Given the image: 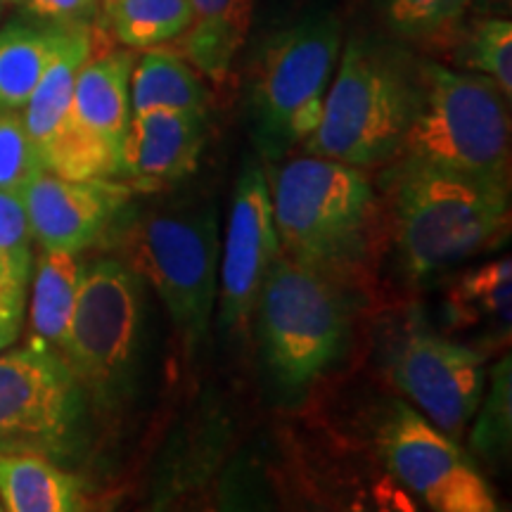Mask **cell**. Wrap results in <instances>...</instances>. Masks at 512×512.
<instances>
[{
	"label": "cell",
	"mask_w": 512,
	"mask_h": 512,
	"mask_svg": "<svg viewBox=\"0 0 512 512\" xmlns=\"http://www.w3.org/2000/svg\"><path fill=\"white\" fill-rule=\"evenodd\" d=\"M266 176L283 254L347 287L356 283L387 223L366 171L304 152L271 164Z\"/></svg>",
	"instance_id": "6da1fadb"
},
{
	"label": "cell",
	"mask_w": 512,
	"mask_h": 512,
	"mask_svg": "<svg viewBox=\"0 0 512 512\" xmlns=\"http://www.w3.org/2000/svg\"><path fill=\"white\" fill-rule=\"evenodd\" d=\"M332 76L302 150L363 171L394 162L420 107L422 62L401 43L351 36Z\"/></svg>",
	"instance_id": "7a4b0ae2"
},
{
	"label": "cell",
	"mask_w": 512,
	"mask_h": 512,
	"mask_svg": "<svg viewBox=\"0 0 512 512\" xmlns=\"http://www.w3.org/2000/svg\"><path fill=\"white\" fill-rule=\"evenodd\" d=\"M392 228L401 271L425 283L510 233V183L396 159Z\"/></svg>",
	"instance_id": "3957f363"
},
{
	"label": "cell",
	"mask_w": 512,
	"mask_h": 512,
	"mask_svg": "<svg viewBox=\"0 0 512 512\" xmlns=\"http://www.w3.org/2000/svg\"><path fill=\"white\" fill-rule=\"evenodd\" d=\"M107 245L162 299L188 351L207 342L219 287V221L211 202L126 204ZM102 240V242H105Z\"/></svg>",
	"instance_id": "277c9868"
},
{
	"label": "cell",
	"mask_w": 512,
	"mask_h": 512,
	"mask_svg": "<svg viewBox=\"0 0 512 512\" xmlns=\"http://www.w3.org/2000/svg\"><path fill=\"white\" fill-rule=\"evenodd\" d=\"M349 287L280 254L256 299V335L268 375L285 394H302L347 351Z\"/></svg>",
	"instance_id": "5b68a950"
},
{
	"label": "cell",
	"mask_w": 512,
	"mask_h": 512,
	"mask_svg": "<svg viewBox=\"0 0 512 512\" xmlns=\"http://www.w3.org/2000/svg\"><path fill=\"white\" fill-rule=\"evenodd\" d=\"M344 43L335 10H316L268 38L249 74L247 110L261 159L283 162L318 126Z\"/></svg>",
	"instance_id": "8992f818"
},
{
	"label": "cell",
	"mask_w": 512,
	"mask_h": 512,
	"mask_svg": "<svg viewBox=\"0 0 512 512\" xmlns=\"http://www.w3.org/2000/svg\"><path fill=\"white\" fill-rule=\"evenodd\" d=\"M508 102L489 76L425 60L420 107L396 159L510 183Z\"/></svg>",
	"instance_id": "52a82bcc"
},
{
	"label": "cell",
	"mask_w": 512,
	"mask_h": 512,
	"mask_svg": "<svg viewBox=\"0 0 512 512\" xmlns=\"http://www.w3.org/2000/svg\"><path fill=\"white\" fill-rule=\"evenodd\" d=\"M145 283L119 256L83 266L62 358L88 399L119 406L133 387L143 344Z\"/></svg>",
	"instance_id": "ba28073f"
},
{
	"label": "cell",
	"mask_w": 512,
	"mask_h": 512,
	"mask_svg": "<svg viewBox=\"0 0 512 512\" xmlns=\"http://www.w3.org/2000/svg\"><path fill=\"white\" fill-rule=\"evenodd\" d=\"M93 29V55L76 76L67 121L43 159V169L72 181L117 178L121 143L131 121V72L138 53L110 46L112 38L95 24Z\"/></svg>",
	"instance_id": "9c48e42d"
},
{
	"label": "cell",
	"mask_w": 512,
	"mask_h": 512,
	"mask_svg": "<svg viewBox=\"0 0 512 512\" xmlns=\"http://www.w3.org/2000/svg\"><path fill=\"white\" fill-rule=\"evenodd\" d=\"M88 396L55 349L27 339L0 354V451H41L55 458L72 448Z\"/></svg>",
	"instance_id": "30bf717a"
},
{
	"label": "cell",
	"mask_w": 512,
	"mask_h": 512,
	"mask_svg": "<svg viewBox=\"0 0 512 512\" xmlns=\"http://www.w3.org/2000/svg\"><path fill=\"white\" fill-rule=\"evenodd\" d=\"M375 441L387 470L434 512L501 510L463 448L413 406L394 401Z\"/></svg>",
	"instance_id": "8fae6325"
},
{
	"label": "cell",
	"mask_w": 512,
	"mask_h": 512,
	"mask_svg": "<svg viewBox=\"0 0 512 512\" xmlns=\"http://www.w3.org/2000/svg\"><path fill=\"white\" fill-rule=\"evenodd\" d=\"M486 354L420 323L406 325L387 349L389 380L448 437H460L484 396Z\"/></svg>",
	"instance_id": "7c38bea8"
},
{
	"label": "cell",
	"mask_w": 512,
	"mask_h": 512,
	"mask_svg": "<svg viewBox=\"0 0 512 512\" xmlns=\"http://www.w3.org/2000/svg\"><path fill=\"white\" fill-rule=\"evenodd\" d=\"M280 254L266 169L256 159H247L235 181L219 268L223 328L245 332L254 318L261 285Z\"/></svg>",
	"instance_id": "4fadbf2b"
},
{
	"label": "cell",
	"mask_w": 512,
	"mask_h": 512,
	"mask_svg": "<svg viewBox=\"0 0 512 512\" xmlns=\"http://www.w3.org/2000/svg\"><path fill=\"white\" fill-rule=\"evenodd\" d=\"M133 195L119 178L72 181L46 169L22 188L31 238L41 249L69 254H81L105 240Z\"/></svg>",
	"instance_id": "5bb4252c"
},
{
	"label": "cell",
	"mask_w": 512,
	"mask_h": 512,
	"mask_svg": "<svg viewBox=\"0 0 512 512\" xmlns=\"http://www.w3.org/2000/svg\"><path fill=\"white\" fill-rule=\"evenodd\" d=\"M207 140V114L145 110L131 114L117 178L133 192H159L197 169Z\"/></svg>",
	"instance_id": "9a60e30c"
},
{
	"label": "cell",
	"mask_w": 512,
	"mask_h": 512,
	"mask_svg": "<svg viewBox=\"0 0 512 512\" xmlns=\"http://www.w3.org/2000/svg\"><path fill=\"white\" fill-rule=\"evenodd\" d=\"M95 48L93 24H69L57 46L53 60L43 72L41 81L31 93V98L22 110L24 126L34 143L38 157H48L55 140L60 138L64 121H67L72 95L76 86V76L88 62Z\"/></svg>",
	"instance_id": "2e32d148"
},
{
	"label": "cell",
	"mask_w": 512,
	"mask_h": 512,
	"mask_svg": "<svg viewBox=\"0 0 512 512\" xmlns=\"http://www.w3.org/2000/svg\"><path fill=\"white\" fill-rule=\"evenodd\" d=\"M192 19L176 50L211 81H226L247 43L254 0H190Z\"/></svg>",
	"instance_id": "e0dca14e"
},
{
	"label": "cell",
	"mask_w": 512,
	"mask_h": 512,
	"mask_svg": "<svg viewBox=\"0 0 512 512\" xmlns=\"http://www.w3.org/2000/svg\"><path fill=\"white\" fill-rule=\"evenodd\" d=\"M3 512H79L81 484L41 451H0Z\"/></svg>",
	"instance_id": "ac0fdd59"
},
{
	"label": "cell",
	"mask_w": 512,
	"mask_h": 512,
	"mask_svg": "<svg viewBox=\"0 0 512 512\" xmlns=\"http://www.w3.org/2000/svg\"><path fill=\"white\" fill-rule=\"evenodd\" d=\"M83 275L79 256L41 249L31 266L29 339L62 356Z\"/></svg>",
	"instance_id": "d6986e66"
},
{
	"label": "cell",
	"mask_w": 512,
	"mask_h": 512,
	"mask_svg": "<svg viewBox=\"0 0 512 512\" xmlns=\"http://www.w3.org/2000/svg\"><path fill=\"white\" fill-rule=\"evenodd\" d=\"M67 27L36 17L0 27V112L24 110Z\"/></svg>",
	"instance_id": "ffe728a7"
},
{
	"label": "cell",
	"mask_w": 512,
	"mask_h": 512,
	"mask_svg": "<svg viewBox=\"0 0 512 512\" xmlns=\"http://www.w3.org/2000/svg\"><path fill=\"white\" fill-rule=\"evenodd\" d=\"M145 110L207 114V86L176 48H147L133 64L131 114Z\"/></svg>",
	"instance_id": "44dd1931"
},
{
	"label": "cell",
	"mask_w": 512,
	"mask_h": 512,
	"mask_svg": "<svg viewBox=\"0 0 512 512\" xmlns=\"http://www.w3.org/2000/svg\"><path fill=\"white\" fill-rule=\"evenodd\" d=\"M192 19L190 0H107L100 3L95 27L128 50H147L174 43Z\"/></svg>",
	"instance_id": "7402d4cb"
},
{
	"label": "cell",
	"mask_w": 512,
	"mask_h": 512,
	"mask_svg": "<svg viewBox=\"0 0 512 512\" xmlns=\"http://www.w3.org/2000/svg\"><path fill=\"white\" fill-rule=\"evenodd\" d=\"M512 306V261L510 256L486 261V264L460 273L448 285L444 313L453 328H475L496 323L510 332Z\"/></svg>",
	"instance_id": "603a6c76"
},
{
	"label": "cell",
	"mask_w": 512,
	"mask_h": 512,
	"mask_svg": "<svg viewBox=\"0 0 512 512\" xmlns=\"http://www.w3.org/2000/svg\"><path fill=\"white\" fill-rule=\"evenodd\" d=\"M384 27L403 43L446 48L456 41L470 0H375Z\"/></svg>",
	"instance_id": "cb8c5ba5"
},
{
	"label": "cell",
	"mask_w": 512,
	"mask_h": 512,
	"mask_svg": "<svg viewBox=\"0 0 512 512\" xmlns=\"http://www.w3.org/2000/svg\"><path fill=\"white\" fill-rule=\"evenodd\" d=\"M482 413L472 432V448L482 458L501 460L510 451L512 434V380L510 356H505L491 373V387L479 401Z\"/></svg>",
	"instance_id": "d4e9b609"
},
{
	"label": "cell",
	"mask_w": 512,
	"mask_h": 512,
	"mask_svg": "<svg viewBox=\"0 0 512 512\" xmlns=\"http://www.w3.org/2000/svg\"><path fill=\"white\" fill-rule=\"evenodd\" d=\"M460 62L472 72L494 79L512 95V24L510 19H482L460 43Z\"/></svg>",
	"instance_id": "484cf974"
},
{
	"label": "cell",
	"mask_w": 512,
	"mask_h": 512,
	"mask_svg": "<svg viewBox=\"0 0 512 512\" xmlns=\"http://www.w3.org/2000/svg\"><path fill=\"white\" fill-rule=\"evenodd\" d=\"M211 512H283L275 489L259 460L240 456L219 479L216 505Z\"/></svg>",
	"instance_id": "4316f807"
},
{
	"label": "cell",
	"mask_w": 512,
	"mask_h": 512,
	"mask_svg": "<svg viewBox=\"0 0 512 512\" xmlns=\"http://www.w3.org/2000/svg\"><path fill=\"white\" fill-rule=\"evenodd\" d=\"M43 171L19 112H0V190H22Z\"/></svg>",
	"instance_id": "83f0119b"
},
{
	"label": "cell",
	"mask_w": 512,
	"mask_h": 512,
	"mask_svg": "<svg viewBox=\"0 0 512 512\" xmlns=\"http://www.w3.org/2000/svg\"><path fill=\"white\" fill-rule=\"evenodd\" d=\"M31 226L22 190H0V249L31 254Z\"/></svg>",
	"instance_id": "f1b7e54d"
},
{
	"label": "cell",
	"mask_w": 512,
	"mask_h": 512,
	"mask_svg": "<svg viewBox=\"0 0 512 512\" xmlns=\"http://www.w3.org/2000/svg\"><path fill=\"white\" fill-rule=\"evenodd\" d=\"M29 17L55 24H93L100 15V0H17Z\"/></svg>",
	"instance_id": "f546056e"
},
{
	"label": "cell",
	"mask_w": 512,
	"mask_h": 512,
	"mask_svg": "<svg viewBox=\"0 0 512 512\" xmlns=\"http://www.w3.org/2000/svg\"><path fill=\"white\" fill-rule=\"evenodd\" d=\"M27 290L29 287H10L0 290V354L15 347L27 316Z\"/></svg>",
	"instance_id": "4dcf8cb0"
},
{
	"label": "cell",
	"mask_w": 512,
	"mask_h": 512,
	"mask_svg": "<svg viewBox=\"0 0 512 512\" xmlns=\"http://www.w3.org/2000/svg\"><path fill=\"white\" fill-rule=\"evenodd\" d=\"M31 266H34V254L3 252L0 249V290L29 287Z\"/></svg>",
	"instance_id": "1f68e13d"
},
{
	"label": "cell",
	"mask_w": 512,
	"mask_h": 512,
	"mask_svg": "<svg viewBox=\"0 0 512 512\" xmlns=\"http://www.w3.org/2000/svg\"><path fill=\"white\" fill-rule=\"evenodd\" d=\"M10 3H17V0H0V5H10Z\"/></svg>",
	"instance_id": "d6a6232c"
},
{
	"label": "cell",
	"mask_w": 512,
	"mask_h": 512,
	"mask_svg": "<svg viewBox=\"0 0 512 512\" xmlns=\"http://www.w3.org/2000/svg\"><path fill=\"white\" fill-rule=\"evenodd\" d=\"M0 17H3V5H0Z\"/></svg>",
	"instance_id": "836d02e7"
},
{
	"label": "cell",
	"mask_w": 512,
	"mask_h": 512,
	"mask_svg": "<svg viewBox=\"0 0 512 512\" xmlns=\"http://www.w3.org/2000/svg\"><path fill=\"white\" fill-rule=\"evenodd\" d=\"M100 3H107V0H100Z\"/></svg>",
	"instance_id": "e575fe53"
},
{
	"label": "cell",
	"mask_w": 512,
	"mask_h": 512,
	"mask_svg": "<svg viewBox=\"0 0 512 512\" xmlns=\"http://www.w3.org/2000/svg\"><path fill=\"white\" fill-rule=\"evenodd\" d=\"M408 512H415V510H408Z\"/></svg>",
	"instance_id": "d590c367"
},
{
	"label": "cell",
	"mask_w": 512,
	"mask_h": 512,
	"mask_svg": "<svg viewBox=\"0 0 512 512\" xmlns=\"http://www.w3.org/2000/svg\"><path fill=\"white\" fill-rule=\"evenodd\" d=\"M0 512H3V508H0Z\"/></svg>",
	"instance_id": "8d00e7d4"
},
{
	"label": "cell",
	"mask_w": 512,
	"mask_h": 512,
	"mask_svg": "<svg viewBox=\"0 0 512 512\" xmlns=\"http://www.w3.org/2000/svg\"><path fill=\"white\" fill-rule=\"evenodd\" d=\"M498 512H501V510H498Z\"/></svg>",
	"instance_id": "74e56055"
}]
</instances>
